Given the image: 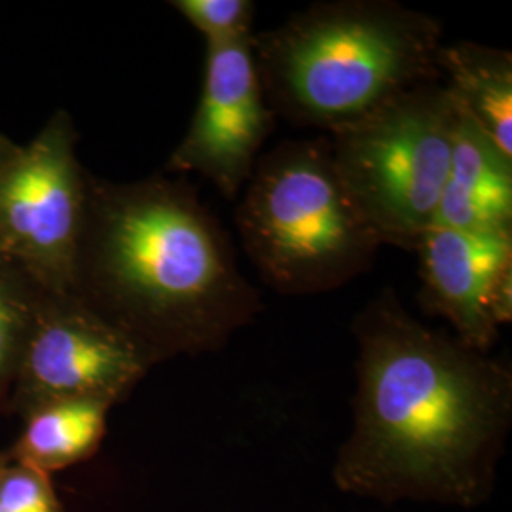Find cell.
<instances>
[{
    "label": "cell",
    "mask_w": 512,
    "mask_h": 512,
    "mask_svg": "<svg viewBox=\"0 0 512 512\" xmlns=\"http://www.w3.org/2000/svg\"><path fill=\"white\" fill-rule=\"evenodd\" d=\"M236 228L256 274L285 296L348 285L382 247L336 169L329 135L262 154L241 190Z\"/></svg>",
    "instance_id": "obj_4"
},
{
    "label": "cell",
    "mask_w": 512,
    "mask_h": 512,
    "mask_svg": "<svg viewBox=\"0 0 512 512\" xmlns=\"http://www.w3.org/2000/svg\"><path fill=\"white\" fill-rule=\"evenodd\" d=\"M110 404L95 399H65L27 412L18 442L21 465L42 473L90 458L107 431Z\"/></svg>",
    "instance_id": "obj_12"
},
{
    "label": "cell",
    "mask_w": 512,
    "mask_h": 512,
    "mask_svg": "<svg viewBox=\"0 0 512 512\" xmlns=\"http://www.w3.org/2000/svg\"><path fill=\"white\" fill-rule=\"evenodd\" d=\"M76 143L73 118L59 110L29 145L0 162V238L46 293L73 291L88 188Z\"/></svg>",
    "instance_id": "obj_6"
},
{
    "label": "cell",
    "mask_w": 512,
    "mask_h": 512,
    "mask_svg": "<svg viewBox=\"0 0 512 512\" xmlns=\"http://www.w3.org/2000/svg\"><path fill=\"white\" fill-rule=\"evenodd\" d=\"M42 294L44 289L18 266L0 270V399L14 385Z\"/></svg>",
    "instance_id": "obj_13"
},
{
    "label": "cell",
    "mask_w": 512,
    "mask_h": 512,
    "mask_svg": "<svg viewBox=\"0 0 512 512\" xmlns=\"http://www.w3.org/2000/svg\"><path fill=\"white\" fill-rule=\"evenodd\" d=\"M10 266H16V264L12 262V258H10L8 251H6V245H4V241L0 238V270L10 268Z\"/></svg>",
    "instance_id": "obj_17"
},
{
    "label": "cell",
    "mask_w": 512,
    "mask_h": 512,
    "mask_svg": "<svg viewBox=\"0 0 512 512\" xmlns=\"http://www.w3.org/2000/svg\"><path fill=\"white\" fill-rule=\"evenodd\" d=\"M18 147V145H14L8 137H4L2 133H0V162H4L12 152H14V148Z\"/></svg>",
    "instance_id": "obj_16"
},
{
    "label": "cell",
    "mask_w": 512,
    "mask_h": 512,
    "mask_svg": "<svg viewBox=\"0 0 512 512\" xmlns=\"http://www.w3.org/2000/svg\"><path fill=\"white\" fill-rule=\"evenodd\" d=\"M421 308L469 348L490 353L512 317V234L435 224L420 239Z\"/></svg>",
    "instance_id": "obj_9"
},
{
    "label": "cell",
    "mask_w": 512,
    "mask_h": 512,
    "mask_svg": "<svg viewBox=\"0 0 512 512\" xmlns=\"http://www.w3.org/2000/svg\"><path fill=\"white\" fill-rule=\"evenodd\" d=\"M156 365L224 348L264 302L192 184L88 173L73 291Z\"/></svg>",
    "instance_id": "obj_2"
},
{
    "label": "cell",
    "mask_w": 512,
    "mask_h": 512,
    "mask_svg": "<svg viewBox=\"0 0 512 512\" xmlns=\"http://www.w3.org/2000/svg\"><path fill=\"white\" fill-rule=\"evenodd\" d=\"M439 19L391 0L315 2L253 35L274 116L327 135L393 97L440 80Z\"/></svg>",
    "instance_id": "obj_3"
},
{
    "label": "cell",
    "mask_w": 512,
    "mask_h": 512,
    "mask_svg": "<svg viewBox=\"0 0 512 512\" xmlns=\"http://www.w3.org/2000/svg\"><path fill=\"white\" fill-rule=\"evenodd\" d=\"M353 336L357 391L336 486L382 503L488 501L511 431L509 363L429 329L391 289L359 311Z\"/></svg>",
    "instance_id": "obj_1"
},
{
    "label": "cell",
    "mask_w": 512,
    "mask_h": 512,
    "mask_svg": "<svg viewBox=\"0 0 512 512\" xmlns=\"http://www.w3.org/2000/svg\"><path fill=\"white\" fill-rule=\"evenodd\" d=\"M435 224L478 234H512V160L459 109Z\"/></svg>",
    "instance_id": "obj_10"
},
{
    "label": "cell",
    "mask_w": 512,
    "mask_h": 512,
    "mask_svg": "<svg viewBox=\"0 0 512 512\" xmlns=\"http://www.w3.org/2000/svg\"><path fill=\"white\" fill-rule=\"evenodd\" d=\"M147 353L74 293L42 294L14 378L25 412L65 399L120 403L150 366Z\"/></svg>",
    "instance_id": "obj_7"
},
{
    "label": "cell",
    "mask_w": 512,
    "mask_h": 512,
    "mask_svg": "<svg viewBox=\"0 0 512 512\" xmlns=\"http://www.w3.org/2000/svg\"><path fill=\"white\" fill-rule=\"evenodd\" d=\"M171 6L207 46H228L253 38L255 2L251 0H173Z\"/></svg>",
    "instance_id": "obj_14"
},
{
    "label": "cell",
    "mask_w": 512,
    "mask_h": 512,
    "mask_svg": "<svg viewBox=\"0 0 512 512\" xmlns=\"http://www.w3.org/2000/svg\"><path fill=\"white\" fill-rule=\"evenodd\" d=\"M456 124L458 107L435 80L329 133L336 169L382 245L416 251L435 226Z\"/></svg>",
    "instance_id": "obj_5"
},
{
    "label": "cell",
    "mask_w": 512,
    "mask_h": 512,
    "mask_svg": "<svg viewBox=\"0 0 512 512\" xmlns=\"http://www.w3.org/2000/svg\"><path fill=\"white\" fill-rule=\"evenodd\" d=\"M274 118L256 71L253 38L207 46L200 101L167 171L198 173L234 200L255 171Z\"/></svg>",
    "instance_id": "obj_8"
},
{
    "label": "cell",
    "mask_w": 512,
    "mask_h": 512,
    "mask_svg": "<svg viewBox=\"0 0 512 512\" xmlns=\"http://www.w3.org/2000/svg\"><path fill=\"white\" fill-rule=\"evenodd\" d=\"M0 473H2V469H0Z\"/></svg>",
    "instance_id": "obj_18"
},
{
    "label": "cell",
    "mask_w": 512,
    "mask_h": 512,
    "mask_svg": "<svg viewBox=\"0 0 512 512\" xmlns=\"http://www.w3.org/2000/svg\"><path fill=\"white\" fill-rule=\"evenodd\" d=\"M439 69L456 107L512 160L511 52L467 40L444 42Z\"/></svg>",
    "instance_id": "obj_11"
},
{
    "label": "cell",
    "mask_w": 512,
    "mask_h": 512,
    "mask_svg": "<svg viewBox=\"0 0 512 512\" xmlns=\"http://www.w3.org/2000/svg\"><path fill=\"white\" fill-rule=\"evenodd\" d=\"M0 512H63L46 473L19 465L0 473Z\"/></svg>",
    "instance_id": "obj_15"
}]
</instances>
